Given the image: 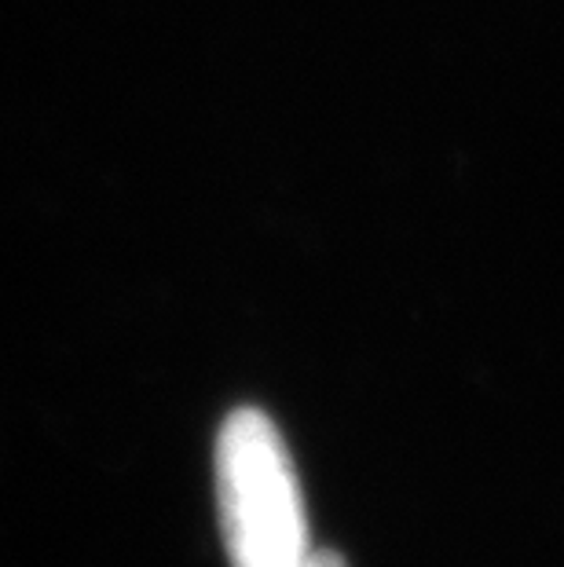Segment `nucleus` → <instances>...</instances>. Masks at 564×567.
I'll return each instance as SVG.
<instances>
[{
  "mask_svg": "<svg viewBox=\"0 0 564 567\" xmlns=\"http://www.w3.org/2000/svg\"><path fill=\"white\" fill-rule=\"evenodd\" d=\"M213 473L232 567H308L316 549L301 484L279 429L264 410L243 406L224 421Z\"/></svg>",
  "mask_w": 564,
  "mask_h": 567,
  "instance_id": "f257e3e1",
  "label": "nucleus"
},
{
  "mask_svg": "<svg viewBox=\"0 0 564 567\" xmlns=\"http://www.w3.org/2000/svg\"><path fill=\"white\" fill-rule=\"evenodd\" d=\"M308 567H345V560L338 557V553H330V549H319V553H311Z\"/></svg>",
  "mask_w": 564,
  "mask_h": 567,
  "instance_id": "f03ea898",
  "label": "nucleus"
}]
</instances>
